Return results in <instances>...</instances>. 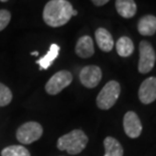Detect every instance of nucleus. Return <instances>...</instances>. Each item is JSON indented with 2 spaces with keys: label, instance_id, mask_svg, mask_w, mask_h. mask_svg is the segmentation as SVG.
<instances>
[{
  "label": "nucleus",
  "instance_id": "nucleus-1",
  "mask_svg": "<svg viewBox=\"0 0 156 156\" xmlns=\"http://www.w3.org/2000/svg\"><path fill=\"white\" fill-rule=\"evenodd\" d=\"M72 4L68 0H51L42 12L44 22L51 27H59L69 21L73 16Z\"/></svg>",
  "mask_w": 156,
  "mask_h": 156
},
{
  "label": "nucleus",
  "instance_id": "nucleus-2",
  "mask_svg": "<svg viewBox=\"0 0 156 156\" xmlns=\"http://www.w3.org/2000/svg\"><path fill=\"white\" fill-rule=\"evenodd\" d=\"M88 136L84 131L77 129L58 138L56 147L62 151H67L69 154H79L86 148L88 144Z\"/></svg>",
  "mask_w": 156,
  "mask_h": 156
},
{
  "label": "nucleus",
  "instance_id": "nucleus-3",
  "mask_svg": "<svg viewBox=\"0 0 156 156\" xmlns=\"http://www.w3.org/2000/svg\"><path fill=\"white\" fill-rule=\"evenodd\" d=\"M121 93L120 84L116 81H110L106 84L97 97V106L102 110H109L116 104Z\"/></svg>",
  "mask_w": 156,
  "mask_h": 156
},
{
  "label": "nucleus",
  "instance_id": "nucleus-4",
  "mask_svg": "<svg viewBox=\"0 0 156 156\" xmlns=\"http://www.w3.org/2000/svg\"><path fill=\"white\" fill-rule=\"evenodd\" d=\"M42 127L37 122H26L16 131V138L22 144H31L42 135Z\"/></svg>",
  "mask_w": 156,
  "mask_h": 156
},
{
  "label": "nucleus",
  "instance_id": "nucleus-5",
  "mask_svg": "<svg viewBox=\"0 0 156 156\" xmlns=\"http://www.w3.org/2000/svg\"><path fill=\"white\" fill-rule=\"evenodd\" d=\"M140 58L138 62V71L141 74H147L154 68L156 62V54L150 42L142 41L139 44Z\"/></svg>",
  "mask_w": 156,
  "mask_h": 156
},
{
  "label": "nucleus",
  "instance_id": "nucleus-6",
  "mask_svg": "<svg viewBox=\"0 0 156 156\" xmlns=\"http://www.w3.org/2000/svg\"><path fill=\"white\" fill-rule=\"evenodd\" d=\"M73 76L69 71H59L52 76L45 84V91L49 95H58L71 85Z\"/></svg>",
  "mask_w": 156,
  "mask_h": 156
},
{
  "label": "nucleus",
  "instance_id": "nucleus-7",
  "mask_svg": "<svg viewBox=\"0 0 156 156\" xmlns=\"http://www.w3.org/2000/svg\"><path fill=\"white\" fill-rule=\"evenodd\" d=\"M102 80V71L97 66H87L80 72V81L86 88L97 87Z\"/></svg>",
  "mask_w": 156,
  "mask_h": 156
},
{
  "label": "nucleus",
  "instance_id": "nucleus-8",
  "mask_svg": "<svg viewBox=\"0 0 156 156\" xmlns=\"http://www.w3.org/2000/svg\"><path fill=\"white\" fill-rule=\"evenodd\" d=\"M123 127L126 135L130 138H138L142 133V124L138 115L133 111H129L123 119Z\"/></svg>",
  "mask_w": 156,
  "mask_h": 156
},
{
  "label": "nucleus",
  "instance_id": "nucleus-9",
  "mask_svg": "<svg viewBox=\"0 0 156 156\" xmlns=\"http://www.w3.org/2000/svg\"><path fill=\"white\" fill-rule=\"evenodd\" d=\"M139 100L142 104L148 105L156 100V78L150 77L142 82L138 91Z\"/></svg>",
  "mask_w": 156,
  "mask_h": 156
},
{
  "label": "nucleus",
  "instance_id": "nucleus-10",
  "mask_svg": "<svg viewBox=\"0 0 156 156\" xmlns=\"http://www.w3.org/2000/svg\"><path fill=\"white\" fill-rule=\"evenodd\" d=\"M94 42L91 36L84 35L79 38L76 44V54L82 58H88L94 55Z\"/></svg>",
  "mask_w": 156,
  "mask_h": 156
},
{
  "label": "nucleus",
  "instance_id": "nucleus-11",
  "mask_svg": "<svg viewBox=\"0 0 156 156\" xmlns=\"http://www.w3.org/2000/svg\"><path fill=\"white\" fill-rule=\"evenodd\" d=\"M96 41L101 51L105 52H109L114 48V39L112 37V34L107 29L104 27L98 28L95 32Z\"/></svg>",
  "mask_w": 156,
  "mask_h": 156
},
{
  "label": "nucleus",
  "instance_id": "nucleus-12",
  "mask_svg": "<svg viewBox=\"0 0 156 156\" xmlns=\"http://www.w3.org/2000/svg\"><path fill=\"white\" fill-rule=\"evenodd\" d=\"M137 29L139 34L144 36H151L156 32V16L145 15L138 21Z\"/></svg>",
  "mask_w": 156,
  "mask_h": 156
},
{
  "label": "nucleus",
  "instance_id": "nucleus-13",
  "mask_svg": "<svg viewBox=\"0 0 156 156\" xmlns=\"http://www.w3.org/2000/svg\"><path fill=\"white\" fill-rule=\"evenodd\" d=\"M116 10L123 18H131L137 12V5L134 0H116Z\"/></svg>",
  "mask_w": 156,
  "mask_h": 156
},
{
  "label": "nucleus",
  "instance_id": "nucleus-14",
  "mask_svg": "<svg viewBox=\"0 0 156 156\" xmlns=\"http://www.w3.org/2000/svg\"><path fill=\"white\" fill-rule=\"evenodd\" d=\"M59 46L55 44H52L49 48L48 54L44 55L42 58L36 61V64L39 66L41 69H48L51 66L52 62H55V59L58 58V55L59 54Z\"/></svg>",
  "mask_w": 156,
  "mask_h": 156
},
{
  "label": "nucleus",
  "instance_id": "nucleus-15",
  "mask_svg": "<svg viewBox=\"0 0 156 156\" xmlns=\"http://www.w3.org/2000/svg\"><path fill=\"white\" fill-rule=\"evenodd\" d=\"M105 155L104 156H123V147L117 139L114 137H106L104 140Z\"/></svg>",
  "mask_w": 156,
  "mask_h": 156
},
{
  "label": "nucleus",
  "instance_id": "nucleus-16",
  "mask_svg": "<svg viewBox=\"0 0 156 156\" xmlns=\"http://www.w3.org/2000/svg\"><path fill=\"white\" fill-rule=\"evenodd\" d=\"M117 54L122 58H128L134 51V44L128 36H122L116 42Z\"/></svg>",
  "mask_w": 156,
  "mask_h": 156
},
{
  "label": "nucleus",
  "instance_id": "nucleus-17",
  "mask_svg": "<svg viewBox=\"0 0 156 156\" xmlns=\"http://www.w3.org/2000/svg\"><path fill=\"white\" fill-rule=\"evenodd\" d=\"M1 156H30V153L21 145H11L3 149Z\"/></svg>",
  "mask_w": 156,
  "mask_h": 156
},
{
  "label": "nucleus",
  "instance_id": "nucleus-18",
  "mask_svg": "<svg viewBox=\"0 0 156 156\" xmlns=\"http://www.w3.org/2000/svg\"><path fill=\"white\" fill-rule=\"evenodd\" d=\"M12 100V93L10 89L0 83V107L7 106Z\"/></svg>",
  "mask_w": 156,
  "mask_h": 156
},
{
  "label": "nucleus",
  "instance_id": "nucleus-19",
  "mask_svg": "<svg viewBox=\"0 0 156 156\" xmlns=\"http://www.w3.org/2000/svg\"><path fill=\"white\" fill-rule=\"evenodd\" d=\"M10 19H11L10 12L5 10V9H1L0 10V31L3 30L8 25V23L10 22Z\"/></svg>",
  "mask_w": 156,
  "mask_h": 156
},
{
  "label": "nucleus",
  "instance_id": "nucleus-20",
  "mask_svg": "<svg viewBox=\"0 0 156 156\" xmlns=\"http://www.w3.org/2000/svg\"><path fill=\"white\" fill-rule=\"evenodd\" d=\"M110 1V0H92V2L94 3L96 6H103Z\"/></svg>",
  "mask_w": 156,
  "mask_h": 156
},
{
  "label": "nucleus",
  "instance_id": "nucleus-21",
  "mask_svg": "<svg viewBox=\"0 0 156 156\" xmlns=\"http://www.w3.org/2000/svg\"><path fill=\"white\" fill-rule=\"evenodd\" d=\"M78 14V11L76 10V9H74V10H73V16H76Z\"/></svg>",
  "mask_w": 156,
  "mask_h": 156
},
{
  "label": "nucleus",
  "instance_id": "nucleus-22",
  "mask_svg": "<svg viewBox=\"0 0 156 156\" xmlns=\"http://www.w3.org/2000/svg\"><path fill=\"white\" fill-rule=\"evenodd\" d=\"M31 55H38V52L37 51H32L31 52Z\"/></svg>",
  "mask_w": 156,
  "mask_h": 156
},
{
  "label": "nucleus",
  "instance_id": "nucleus-23",
  "mask_svg": "<svg viewBox=\"0 0 156 156\" xmlns=\"http://www.w3.org/2000/svg\"><path fill=\"white\" fill-rule=\"evenodd\" d=\"M0 1H1V2H7L8 0H0Z\"/></svg>",
  "mask_w": 156,
  "mask_h": 156
}]
</instances>
